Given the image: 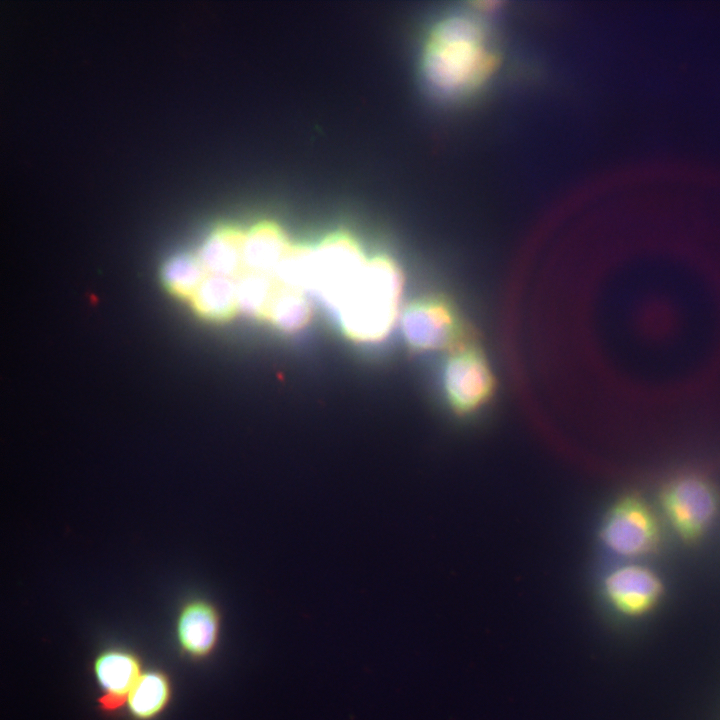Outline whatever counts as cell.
<instances>
[{
	"label": "cell",
	"mask_w": 720,
	"mask_h": 720,
	"mask_svg": "<svg viewBox=\"0 0 720 720\" xmlns=\"http://www.w3.org/2000/svg\"><path fill=\"white\" fill-rule=\"evenodd\" d=\"M487 32L475 14L450 10L439 15L426 35L421 73L438 96H461L486 77L494 62Z\"/></svg>",
	"instance_id": "1"
},
{
	"label": "cell",
	"mask_w": 720,
	"mask_h": 720,
	"mask_svg": "<svg viewBox=\"0 0 720 720\" xmlns=\"http://www.w3.org/2000/svg\"><path fill=\"white\" fill-rule=\"evenodd\" d=\"M404 277L387 255L368 259L360 281L337 313L346 336L372 342L386 337L397 318Z\"/></svg>",
	"instance_id": "2"
},
{
	"label": "cell",
	"mask_w": 720,
	"mask_h": 720,
	"mask_svg": "<svg viewBox=\"0 0 720 720\" xmlns=\"http://www.w3.org/2000/svg\"><path fill=\"white\" fill-rule=\"evenodd\" d=\"M440 399L459 419L479 415L497 391L495 373L482 347L473 338L446 352L438 371Z\"/></svg>",
	"instance_id": "3"
},
{
	"label": "cell",
	"mask_w": 720,
	"mask_h": 720,
	"mask_svg": "<svg viewBox=\"0 0 720 720\" xmlns=\"http://www.w3.org/2000/svg\"><path fill=\"white\" fill-rule=\"evenodd\" d=\"M598 538L609 555L620 561H636L659 545L660 521L642 496L626 494L608 507L599 525Z\"/></svg>",
	"instance_id": "4"
},
{
	"label": "cell",
	"mask_w": 720,
	"mask_h": 720,
	"mask_svg": "<svg viewBox=\"0 0 720 720\" xmlns=\"http://www.w3.org/2000/svg\"><path fill=\"white\" fill-rule=\"evenodd\" d=\"M663 518L683 541L693 543L712 527L720 508L716 487L702 475L686 473L667 481L659 493Z\"/></svg>",
	"instance_id": "5"
},
{
	"label": "cell",
	"mask_w": 720,
	"mask_h": 720,
	"mask_svg": "<svg viewBox=\"0 0 720 720\" xmlns=\"http://www.w3.org/2000/svg\"><path fill=\"white\" fill-rule=\"evenodd\" d=\"M401 330L415 352H447L471 336L457 304L442 292L409 303L401 315Z\"/></svg>",
	"instance_id": "6"
},
{
	"label": "cell",
	"mask_w": 720,
	"mask_h": 720,
	"mask_svg": "<svg viewBox=\"0 0 720 720\" xmlns=\"http://www.w3.org/2000/svg\"><path fill=\"white\" fill-rule=\"evenodd\" d=\"M316 277L313 292L336 314L361 279L368 259L348 232L336 231L315 245Z\"/></svg>",
	"instance_id": "7"
},
{
	"label": "cell",
	"mask_w": 720,
	"mask_h": 720,
	"mask_svg": "<svg viewBox=\"0 0 720 720\" xmlns=\"http://www.w3.org/2000/svg\"><path fill=\"white\" fill-rule=\"evenodd\" d=\"M599 592L606 606L626 616H641L652 610L663 594V582L650 567L636 561H619L604 570Z\"/></svg>",
	"instance_id": "8"
},
{
	"label": "cell",
	"mask_w": 720,
	"mask_h": 720,
	"mask_svg": "<svg viewBox=\"0 0 720 720\" xmlns=\"http://www.w3.org/2000/svg\"><path fill=\"white\" fill-rule=\"evenodd\" d=\"M222 630V614L209 599L194 597L179 607L175 620L177 645L185 656L205 660L217 649Z\"/></svg>",
	"instance_id": "9"
},
{
	"label": "cell",
	"mask_w": 720,
	"mask_h": 720,
	"mask_svg": "<svg viewBox=\"0 0 720 720\" xmlns=\"http://www.w3.org/2000/svg\"><path fill=\"white\" fill-rule=\"evenodd\" d=\"M93 672L101 691L99 709L104 713H114L126 703L143 671L136 654L123 648H109L95 657Z\"/></svg>",
	"instance_id": "10"
},
{
	"label": "cell",
	"mask_w": 720,
	"mask_h": 720,
	"mask_svg": "<svg viewBox=\"0 0 720 720\" xmlns=\"http://www.w3.org/2000/svg\"><path fill=\"white\" fill-rule=\"evenodd\" d=\"M290 245L285 232L277 223L268 220L256 223L245 232V270L272 274Z\"/></svg>",
	"instance_id": "11"
},
{
	"label": "cell",
	"mask_w": 720,
	"mask_h": 720,
	"mask_svg": "<svg viewBox=\"0 0 720 720\" xmlns=\"http://www.w3.org/2000/svg\"><path fill=\"white\" fill-rule=\"evenodd\" d=\"M244 238L245 232L237 226H224L213 232L198 255L207 273L237 278L245 270Z\"/></svg>",
	"instance_id": "12"
},
{
	"label": "cell",
	"mask_w": 720,
	"mask_h": 720,
	"mask_svg": "<svg viewBox=\"0 0 720 720\" xmlns=\"http://www.w3.org/2000/svg\"><path fill=\"white\" fill-rule=\"evenodd\" d=\"M171 695V682L166 673L143 671L131 689L126 705L134 720H154L167 708Z\"/></svg>",
	"instance_id": "13"
},
{
	"label": "cell",
	"mask_w": 720,
	"mask_h": 720,
	"mask_svg": "<svg viewBox=\"0 0 720 720\" xmlns=\"http://www.w3.org/2000/svg\"><path fill=\"white\" fill-rule=\"evenodd\" d=\"M191 300L204 318L228 320L238 311L236 278L208 274Z\"/></svg>",
	"instance_id": "14"
},
{
	"label": "cell",
	"mask_w": 720,
	"mask_h": 720,
	"mask_svg": "<svg viewBox=\"0 0 720 720\" xmlns=\"http://www.w3.org/2000/svg\"><path fill=\"white\" fill-rule=\"evenodd\" d=\"M272 275L286 288L302 293L313 292L316 277L315 246L291 244Z\"/></svg>",
	"instance_id": "15"
},
{
	"label": "cell",
	"mask_w": 720,
	"mask_h": 720,
	"mask_svg": "<svg viewBox=\"0 0 720 720\" xmlns=\"http://www.w3.org/2000/svg\"><path fill=\"white\" fill-rule=\"evenodd\" d=\"M280 284L272 274L244 270L236 278L238 310L265 320L268 308Z\"/></svg>",
	"instance_id": "16"
},
{
	"label": "cell",
	"mask_w": 720,
	"mask_h": 720,
	"mask_svg": "<svg viewBox=\"0 0 720 720\" xmlns=\"http://www.w3.org/2000/svg\"><path fill=\"white\" fill-rule=\"evenodd\" d=\"M311 312L310 303L304 293L280 285L268 308L265 321L283 332H295L306 326Z\"/></svg>",
	"instance_id": "17"
},
{
	"label": "cell",
	"mask_w": 720,
	"mask_h": 720,
	"mask_svg": "<svg viewBox=\"0 0 720 720\" xmlns=\"http://www.w3.org/2000/svg\"><path fill=\"white\" fill-rule=\"evenodd\" d=\"M207 275L199 257L187 254L173 257L163 269V279L168 288L179 296L189 298Z\"/></svg>",
	"instance_id": "18"
}]
</instances>
